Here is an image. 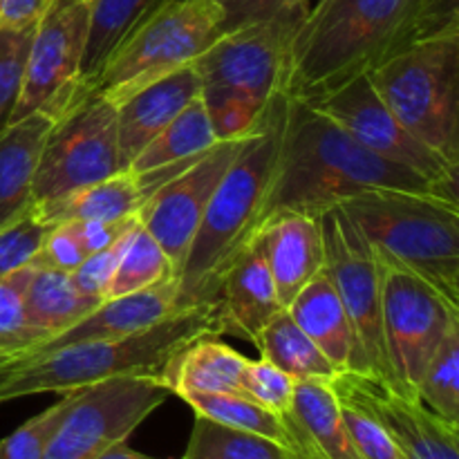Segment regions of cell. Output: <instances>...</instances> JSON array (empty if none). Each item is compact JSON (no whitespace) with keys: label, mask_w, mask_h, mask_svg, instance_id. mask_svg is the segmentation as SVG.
Here are the masks:
<instances>
[{"label":"cell","mask_w":459,"mask_h":459,"mask_svg":"<svg viewBox=\"0 0 459 459\" xmlns=\"http://www.w3.org/2000/svg\"><path fill=\"white\" fill-rule=\"evenodd\" d=\"M453 30L459 0H318L291 40L285 92L309 101Z\"/></svg>","instance_id":"1"},{"label":"cell","mask_w":459,"mask_h":459,"mask_svg":"<svg viewBox=\"0 0 459 459\" xmlns=\"http://www.w3.org/2000/svg\"><path fill=\"white\" fill-rule=\"evenodd\" d=\"M377 188L426 193L457 202V197L415 170L372 152L309 103L290 97L263 224L278 213L321 215L348 197Z\"/></svg>","instance_id":"2"},{"label":"cell","mask_w":459,"mask_h":459,"mask_svg":"<svg viewBox=\"0 0 459 459\" xmlns=\"http://www.w3.org/2000/svg\"><path fill=\"white\" fill-rule=\"evenodd\" d=\"M287 103L290 94L285 90L267 103L245 148L215 188L175 276L178 312L215 305L227 272L260 231L281 151Z\"/></svg>","instance_id":"3"},{"label":"cell","mask_w":459,"mask_h":459,"mask_svg":"<svg viewBox=\"0 0 459 459\" xmlns=\"http://www.w3.org/2000/svg\"><path fill=\"white\" fill-rule=\"evenodd\" d=\"M215 305L182 309L155 325L119 339L67 345L21 363L0 384V403L43 393H70L115 377H160L193 341L220 336Z\"/></svg>","instance_id":"4"},{"label":"cell","mask_w":459,"mask_h":459,"mask_svg":"<svg viewBox=\"0 0 459 459\" xmlns=\"http://www.w3.org/2000/svg\"><path fill=\"white\" fill-rule=\"evenodd\" d=\"M307 12L218 36L191 63L200 76V99L215 137L231 139L249 133L267 103L285 90L291 40Z\"/></svg>","instance_id":"5"},{"label":"cell","mask_w":459,"mask_h":459,"mask_svg":"<svg viewBox=\"0 0 459 459\" xmlns=\"http://www.w3.org/2000/svg\"><path fill=\"white\" fill-rule=\"evenodd\" d=\"M336 206L377 255L411 269L459 305V202L377 188Z\"/></svg>","instance_id":"6"},{"label":"cell","mask_w":459,"mask_h":459,"mask_svg":"<svg viewBox=\"0 0 459 459\" xmlns=\"http://www.w3.org/2000/svg\"><path fill=\"white\" fill-rule=\"evenodd\" d=\"M368 79L403 128L459 169V30L411 45Z\"/></svg>","instance_id":"7"},{"label":"cell","mask_w":459,"mask_h":459,"mask_svg":"<svg viewBox=\"0 0 459 459\" xmlns=\"http://www.w3.org/2000/svg\"><path fill=\"white\" fill-rule=\"evenodd\" d=\"M218 36L222 9L215 0H166L121 40L92 90L117 106L134 90L191 65Z\"/></svg>","instance_id":"8"},{"label":"cell","mask_w":459,"mask_h":459,"mask_svg":"<svg viewBox=\"0 0 459 459\" xmlns=\"http://www.w3.org/2000/svg\"><path fill=\"white\" fill-rule=\"evenodd\" d=\"M119 170L117 106L88 90L56 117L45 139L34 178L36 215Z\"/></svg>","instance_id":"9"},{"label":"cell","mask_w":459,"mask_h":459,"mask_svg":"<svg viewBox=\"0 0 459 459\" xmlns=\"http://www.w3.org/2000/svg\"><path fill=\"white\" fill-rule=\"evenodd\" d=\"M323 245H325V273L330 276L352 330L368 363V377L385 388L402 393L388 348L381 318V269L375 249L368 245L359 229L350 222L341 206L321 213ZM406 397V394H403Z\"/></svg>","instance_id":"10"},{"label":"cell","mask_w":459,"mask_h":459,"mask_svg":"<svg viewBox=\"0 0 459 459\" xmlns=\"http://www.w3.org/2000/svg\"><path fill=\"white\" fill-rule=\"evenodd\" d=\"M379 258L381 318L390 366L402 393L417 397V384L437 345L459 325V305L411 269Z\"/></svg>","instance_id":"11"},{"label":"cell","mask_w":459,"mask_h":459,"mask_svg":"<svg viewBox=\"0 0 459 459\" xmlns=\"http://www.w3.org/2000/svg\"><path fill=\"white\" fill-rule=\"evenodd\" d=\"M160 377H115L81 390L43 459H97L126 442L166 399Z\"/></svg>","instance_id":"12"},{"label":"cell","mask_w":459,"mask_h":459,"mask_svg":"<svg viewBox=\"0 0 459 459\" xmlns=\"http://www.w3.org/2000/svg\"><path fill=\"white\" fill-rule=\"evenodd\" d=\"M90 9L92 0H70L56 4L36 25L12 121L31 112H48L56 119L88 92L90 88L81 76V61L88 40Z\"/></svg>","instance_id":"13"},{"label":"cell","mask_w":459,"mask_h":459,"mask_svg":"<svg viewBox=\"0 0 459 459\" xmlns=\"http://www.w3.org/2000/svg\"><path fill=\"white\" fill-rule=\"evenodd\" d=\"M305 103L336 121L359 143L379 157L415 170L417 175L437 184L448 195L457 197V166L448 164L444 157L424 146L411 130L403 128L402 121L377 94L368 74L354 76L348 83Z\"/></svg>","instance_id":"14"},{"label":"cell","mask_w":459,"mask_h":459,"mask_svg":"<svg viewBox=\"0 0 459 459\" xmlns=\"http://www.w3.org/2000/svg\"><path fill=\"white\" fill-rule=\"evenodd\" d=\"M254 130V128H251ZM251 130L231 139H218L204 155L193 161L184 173L161 184L152 195L146 197L137 211L139 224L155 238L166 251L178 276L188 245L202 222L206 206L215 188L222 182L229 166L236 161L238 152L245 148Z\"/></svg>","instance_id":"15"},{"label":"cell","mask_w":459,"mask_h":459,"mask_svg":"<svg viewBox=\"0 0 459 459\" xmlns=\"http://www.w3.org/2000/svg\"><path fill=\"white\" fill-rule=\"evenodd\" d=\"M330 384L341 402L366 411L406 459H459V426L435 415L420 399L354 372L336 375Z\"/></svg>","instance_id":"16"},{"label":"cell","mask_w":459,"mask_h":459,"mask_svg":"<svg viewBox=\"0 0 459 459\" xmlns=\"http://www.w3.org/2000/svg\"><path fill=\"white\" fill-rule=\"evenodd\" d=\"M175 299H178V282H175V278H166V281L157 282V285L133 291V294L108 299L97 309H92L83 321L72 325L70 330L61 332V334L52 336V339L43 341V343L34 345V348L25 350V352L13 354L9 359H13L21 366V363L31 361V359L45 357V354L67 348V345L119 339V336L134 334V332L146 330V327L155 325V323L164 321L166 316L178 312L175 309Z\"/></svg>","instance_id":"17"},{"label":"cell","mask_w":459,"mask_h":459,"mask_svg":"<svg viewBox=\"0 0 459 459\" xmlns=\"http://www.w3.org/2000/svg\"><path fill=\"white\" fill-rule=\"evenodd\" d=\"M200 76L195 67L184 65L117 103V139L121 166L130 169L134 157L164 130L184 108L200 97Z\"/></svg>","instance_id":"18"},{"label":"cell","mask_w":459,"mask_h":459,"mask_svg":"<svg viewBox=\"0 0 459 459\" xmlns=\"http://www.w3.org/2000/svg\"><path fill=\"white\" fill-rule=\"evenodd\" d=\"M267 258L282 307L325 267L321 215L278 213L255 233Z\"/></svg>","instance_id":"19"},{"label":"cell","mask_w":459,"mask_h":459,"mask_svg":"<svg viewBox=\"0 0 459 459\" xmlns=\"http://www.w3.org/2000/svg\"><path fill=\"white\" fill-rule=\"evenodd\" d=\"M215 309L222 334L238 336L254 345L264 325L285 309L278 299L258 238L251 240V245L227 272L220 285Z\"/></svg>","instance_id":"20"},{"label":"cell","mask_w":459,"mask_h":459,"mask_svg":"<svg viewBox=\"0 0 459 459\" xmlns=\"http://www.w3.org/2000/svg\"><path fill=\"white\" fill-rule=\"evenodd\" d=\"M285 309L296 325L325 354L327 361L339 370V375L354 372L368 377L361 345L325 269Z\"/></svg>","instance_id":"21"},{"label":"cell","mask_w":459,"mask_h":459,"mask_svg":"<svg viewBox=\"0 0 459 459\" xmlns=\"http://www.w3.org/2000/svg\"><path fill=\"white\" fill-rule=\"evenodd\" d=\"M48 112H31L0 133V231L34 213V178L54 126Z\"/></svg>","instance_id":"22"},{"label":"cell","mask_w":459,"mask_h":459,"mask_svg":"<svg viewBox=\"0 0 459 459\" xmlns=\"http://www.w3.org/2000/svg\"><path fill=\"white\" fill-rule=\"evenodd\" d=\"M247 359L215 336L179 350L161 372V381L178 397L193 393L242 394L240 377Z\"/></svg>","instance_id":"23"},{"label":"cell","mask_w":459,"mask_h":459,"mask_svg":"<svg viewBox=\"0 0 459 459\" xmlns=\"http://www.w3.org/2000/svg\"><path fill=\"white\" fill-rule=\"evenodd\" d=\"M101 303L103 300L76 291L70 273L34 267V276L25 294V325L34 345H39L83 321Z\"/></svg>","instance_id":"24"},{"label":"cell","mask_w":459,"mask_h":459,"mask_svg":"<svg viewBox=\"0 0 459 459\" xmlns=\"http://www.w3.org/2000/svg\"><path fill=\"white\" fill-rule=\"evenodd\" d=\"M164 3L166 0H92L88 40L81 61V76L90 90L121 40L133 34Z\"/></svg>","instance_id":"25"},{"label":"cell","mask_w":459,"mask_h":459,"mask_svg":"<svg viewBox=\"0 0 459 459\" xmlns=\"http://www.w3.org/2000/svg\"><path fill=\"white\" fill-rule=\"evenodd\" d=\"M215 142H218V137H215L209 112H206L202 99L197 97L134 157L130 170L137 175L160 173V170L169 169L178 161L197 160Z\"/></svg>","instance_id":"26"},{"label":"cell","mask_w":459,"mask_h":459,"mask_svg":"<svg viewBox=\"0 0 459 459\" xmlns=\"http://www.w3.org/2000/svg\"><path fill=\"white\" fill-rule=\"evenodd\" d=\"M142 204L143 193L139 178L126 169L79 188L39 218L48 224L79 222V220H124L137 215Z\"/></svg>","instance_id":"27"},{"label":"cell","mask_w":459,"mask_h":459,"mask_svg":"<svg viewBox=\"0 0 459 459\" xmlns=\"http://www.w3.org/2000/svg\"><path fill=\"white\" fill-rule=\"evenodd\" d=\"M255 348L260 350L263 359L281 368L294 381H332L339 375L316 343L296 325L287 309L264 325Z\"/></svg>","instance_id":"28"},{"label":"cell","mask_w":459,"mask_h":459,"mask_svg":"<svg viewBox=\"0 0 459 459\" xmlns=\"http://www.w3.org/2000/svg\"><path fill=\"white\" fill-rule=\"evenodd\" d=\"M182 399L193 408L195 415L218 421V424L229 426V429L260 435V437L272 439V442L281 444V446L290 448L294 453V433H291L287 412L278 415V412L260 406V403L245 397V394L231 393H193L184 394Z\"/></svg>","instance_id":"29"},{"label":"cell","mask_w":459,"mask_h":459,"mask_svg":"<svg viewBox=\"0 0 459 459\" xmlns=\"http://www.w3.org/2000/svg\"><path fill=\"white\" fill-rule=\"evenodd\" d=\"M182 459H299L290 448L260 435L229 429L195 415L191 439Z\"/></svg>","instance_id":"30"},{"label":"cell","mask_w":459,"mask_h":459,"mask_svg":"<svg viewBox=\"0 0 459 459\" xmlns=\"http://www.w3.org/2000/svg\"><path fill=\"white\" fill-rule=\"evenodd\" d=\"M166 278H175L173 263L160 242L137 222L126 236L124 251L106 291V300L146 290Z\"/></svg>","instance_id":"31"},{"label":"cell","mask_w":459,"mask_h":459,"mask_svg":"<svg viewBox=\"0 0 459 459\" xmlns=\"http://www.w3.org/2000/svg\"><path fill=\"white\" fill-rule=\"evenodd\" d=\"M417 397L435 415L459 426V325L448 330L426 363Z\"/></svg>","instance_id":"32"},{"label":"cell","mask_w":459,"mask_h":459,"mask_svg":"<svg viewBox=\"0 0 459 459\" xmlns=\"http://www.w3.org/2000/svg\"><path fill=\"white\" fill-rule=\"evenodd\" d=\"M34 267L22 264L0 278V359H9L34 345L25 325V294Z\"/></svg>","instance_id":"33"},{"label":"cell","mask_w":459,"mask_h":459,"mask_svg":"<svg viewBox=\"0 0 459 459\" xmlns=\"http://www.w3.org/2000/svg\"><path fill=\"white\" fill-rule=\"evenodd\" d=\"M81 390L83 388L63 393L61 399L54 406H49L48 411L39 412L36 417L27 420L12 435L0 439V459H43L49 442L56 435L58 426L63 424L70 408L79 399Z\"/></svg>","instance_id":"34"},{"label":"cell","mask_w":459,"mask_h":459,"mask_svg":"<svg viewBox=\"0 0 459 459\" xmlns=\"http://www.w3.org/2000/svg\"><path fill=\"white\" fill-rule=\"evenodd\" d=\"M34 30H0V133L12 124L16 110Z\"/></svg>","instance_id":"35"},{"label":"cell","mask_w":459,"mask_h":459,"mask_svg":"<svg viewBox=\"0 0 459 459\" xmlns=\"http://www.w3.org/2000/svg\"><path fill=\"white\" fill-rule=\"evenodd\" d=\"M294 388L296 381L281 368L269 363L267 359L260 357L255 361L247 359L240 377V390L245 397L254 399L255 403L278 412V415H285L291 408Z\"/></svg>","instance_id":"36"},{"label":"cell","mask_w":459,"mask_h":459,"mask_svg":"<svg viewBox=\"0 0 459 459\" xmlns=\"http://www.w3.org/2000/svg\"><path fill=\"white\" fill-rule=\"evenodd\" d=\"M49 229L52 224L43 222L34 211L0 231V278L30 263Z\"/></svg>","instance_id":"37"},{"label":"cell","mask_w":459,"mask_h":459,"mask_svg":"<svg viewBox=\"0 0 459 459\" xmlns=\"http://www.w3.org/2000/svg\"><path fill=\"white\" fill-rule=\"evenodd\" d=\"M339 399V397H336ZM341 417L348 429L350 439H352L354 448H357L361 459H406L394 446L393 439L385 435V430L368 415L361 408L352 406L348 402H341Z\"/></svg>","instance_id":"38"},{"label":"cell","mask_w":459,"mask_h":459,"mask_svg":"<svg viewBox=\"0 0 459 459\" xmlns=\"http://www.w3.org/2000/svg\"><path fill=\"white\" fill-rule=\"evenodd\" d=\"M215 3L222 9V34L309 9V0H215Z\"/></svg>","instance_id":"39"},{"label":"cell","mask_w":459,"mask_h":459,"mask_svg":"<svg viewBox=\"0 0 459 459\" xmlns=\"http://www.w3.org/2000/svg\"><path fill=\"white\" fill-rule=\"evenodd\" d=\"M85 258V251L76 238L74 229L70 222L52 224L48 236L43 238L36 254L31 255L30 263L36 269H54V272H74Z\"/></svg>","instance_id":"40"},{"label":"cell","mask_w":459,"mask_h":459,"mask_svg":"<svg viewBox=\"0 0 459 459\" xmlns=\"http://www.w3.org/2000/svg\"><path fill=\"white\" fill-rule=\"evenodd\" d=\"M128 233H126V236H128ZM126 236L121 238L119 242H115L112 247H108V249L85 255L83 263H81L74 272H70V281L72 285L76 287V291H81L83 296L106 300V291L108 287H110L112 276H115L117 264H119L121 251H124Z\"/></svg>","instance_id":"41"},{"label":"cell","mask_w":459,"mask_h":459,"mask_svg":"<svg viewBox=\"0 0 459 459\" xmlns=\"http://www.w3.org/2000/svg\"><path fill=\"white\" fill-rule=\"evenodd\" d=\"M137 222V215H130L124 220H79V222L70 224L79 238L81 247H83L85 255H90L119 242Z\"/></svg>","instance_id":"42"},{"label":"cell","mask_w":459,"mask_h":459,"mask_svg":"<svg viewBox=\"0 0 459 459\" xmlns=\"http://www.w3.org/2000/svg\"><path fill=\"white\" fill-rule=\"evenodd\" d=\"M58 0H0V30H34Z\"/></svg>","instance_id":"43"},{"label":"cell","mask_w":459,"mask_h":459,"mask_svg":"<svg viewBox=\"0 0 459 459\" xmlns=\"http://www.w3.org/2000/svg\"><path fill=\"white\" fill-rule=\"evenodd\" d=\"M97 459H157V457L143 455V453L133 451V448H130L126 442H119V444H115V446L108 448V451H103Z\"/></svg>","instance_id":"44"},{"label":"cell","mask_w":459,"mask_h":459,"mask_svg":"<svg viewBox=\"0 0 459 459\" xmlns=\"http://www.w3.org/2000/svg\"><path fill=\"white\" fill-rule=\"evenodd\" d=\"M16 368H18V363L13 361V359H0V384H3V381L7 379V377L12 375Z\"/></svg>","instance_id":"45"},{"label":"cell","mask_w":459,"mask_h":459,"mask_svg":"<svg viewBox=\"0 0 459 459\" xmlns=\"http://www.w3.org/2000/svg\"><path fill=\"white\" fill-rule=\"evenodd\" d=\"M63 3H70V0H58V4H63Z\"/></svg>","instance_id":"46"}]
</instances>
